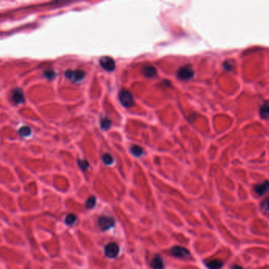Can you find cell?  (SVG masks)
<instances>
[{
    "instance_id": "20",
    "label": "cell",
    "mask_w": 269,
    "mask_h": 269,
    "mask_svg": "<svg viewBox=\"0 0 269 269\" xmlns=\"http://www.w3.org/2000/svg\"><path fill=\"white\" fill-rule=\"evenodd\" d=\"M77 163H78L81 169L83 170V171H85V170H87L89 168V163L87 161L85 160V159H79L77 161Z\"/></svg>"
},
{
    "instance_id": "4",
    "label": "cell",
    "mask_w": 269,
    "mask_h": 269,
    "mask_svg": "<svg viewBox=\"0 0 269 269\" xmlns=\"http://www.w3.org/2000/svg\"><path fill=\"white\" fill-rule=\"evenodd\" d=\"M177 76L181 80H189L194 76V71L189 66H182L177 72Z\"/></svg>"
},
{
    "instance_id": "9",
    "label": "cell",
    "mask_w": 269,
    "mask_h": 269,
    "mask_svg": "<svg viewBox=\"0 0 269 269\" xmlns=\"http://www.w3.org/2000/svg\"><path fill=\"white\" fill-rule=\"evenodd\" d=\"M12 100L16 103H22L25 101V96L22 89H16L13 91Z\"/></svg>"
},
{
    "instance_id": "14",
    "label": "cell",
    "mask_w": 269,
    "mask_h": 269,
    "mask_svg": "<svg viewBox=\"0 0 269 269\" xmlns=\"http://www.w3.org/2000/svg\"><path fill=\"white\" fill-rule=\"evenodd\" d=\"M111 126V120L107 118H103L100 120V126L103 130H108Z\"/></svg>"
},
{
    "instance_id": "1",
    "label": "cell",
    "mask_w": 269,
    "mask_h": 269,
    "mask_svg": "<svg viewBox=\"0 0 269 269\" xmlns=\"http://www.w3.org/2000/svg\"><path fill=\"white\" fill-rule=\"evenodd\" d=\"M118 97H119L120 103H122V105L124 106L125 107L129 108V107H131L134 106V96H133V95L130 92L127 91V90H125V89L122 90L119 93Z\"/></svg>"
},
{
    "instance_id": "17",
    "label": "cell",
    "mask_w": 269,
    "mask_h": 269,
    "mask_svg": "<svg viewBox=\"0 0 269 269\" xmlns=\"http://www.w3.org/2000/svg\"><path fill=\"white\" fill-rule=\"evenodd\" d=\"M18 134L22 137H28L31 134V129L28 126H22L18 130Z\"/></svg>"
},
{
    "instance_id": "8",
    "label": "cell",
    "mask_w": 269,
    "mask_h": 269,
    "mask_svg": "<svg viewBox=\"0 0 269 269\" xmlns=\"http://www.w3.org/2000/svg\"><path fill=\"white\" fill-rule=\"evenodd\" d=\"M254 190L259 196H263L269 191V182L264 181L260 183L257 184L254 186Z\"/></svg>"
},
{
    "instance_id": "6",
    "label": "cell",
    "mask_w": 269,
    "mask_h": 269,
    "mask_svg": "<svg viewBox=\"0 0 269 269\" xmlns=\"http://www.w3.org/2000/svg\"><path fill=\"white\" fill-rule=\"evenodd\" d=\"M119 253V247L116 243L110 242L105 246L104 253L105 256L108 258H114L118 256Z\"/></svg>"
},
{
    "instance_id": "18",
    "label": "cell",
    "mask_w": 269,
    "mask_h": 269,
    "mask_svg": "<svg viewBox=\"0 0 269 269\" xmlns=\"http://www.w3.org/2000/svg\"><path fill=\"white\" fill-rule=\"evenodd\" d=\"M77 221V217L73 214H68L65 219V223L66 225H73Z\"/></svg>"
},
{
    "instance_id": "5",
    "label": "cell",
    "mask_w": 269,
    "mask_h": 269,
    "mask_svg": "<svg viewBox=\"0 0 269 269\" xmlns=\"http://www.w3.org/2000/svg\"><path fill=\"white\" fill-rule=\"evenodd\" d=\"M98 224L102 230H107L114 226V219L109 216H100L98 219Z\"/></svg>"
},
{
    "instance_id": "13",
    "label": "cell",
    "mask_w": 269,
    "mask_h": 269,
    "mask_svg": "<svg viewBox=\"0 0 269 269\" xmlns=\"http://www.w3.org/2000/svg\"><path fill=\"white\" fill-rule=\"evenodd\" d=\"M260 115L263 119L269 118V103H264L260 108Z\"/></svg>"
},
{
    "instance_id": "19",
    "label": "cell",
    "mask_w": 269,
    "mask_h": 269,
    "mask_svg": "<svg viewBox=\"0 0 269 269\" xmlns=\"http://www.w3.org/2000/svg\"><path fill=\"white\" fill-rule=\"evenodd\" d=\"M103 162L106 164V165H111L114 162V159H113V157L111 156L109 153H105L103 154Z\"/></svg>"
},
{
    "instance_id": "22",
    "label": "cell",
    "mask_w": 269,
    "mask_h": 269,
    "mask_svg": "<svg viewBox=\"0 0 269 269\" xmlns=\"http://www.w3.org/2000/svg\"><path fill=\"white\" fill-rule=\"evenodd\" d=\"M261 206L263 207V209L269 212V198H267V200H265V201L261 204Z\"/></svg>"
},
{
    "instance_id": "16",
    "label": "cell",
    "mask_w": 269,
    "mask_h": 269,
    "mask_svg": "<svg viewBox=\"0 0 269 269\" xmlns=\"http://www.w3.org/2000/svg\"><path fill=\"white\" fill-rule=\"evenodd\" d=\"M96 197L91 196L90 197L88 198L87 201H86L85 207L87 208L88 209H93V207L95 206V205H96Z\"/></svg>"
},
{
    "instance_id": "21",
    "label": "cell",
    "mask_w": 269,
    "mask_h": 269,
    "mask_svg": "<svg viewBox=\"0 0 269 269\" xmlns=\"http://www.w3.org/2000/svg\"><path fill=\"white\" fill-rule=\"evenodd\" d=\"M43 74H44V77H46L48 79H52L55 77V76H56V73H55V72L53 71V70H46V71L43 73Z\"/></svg>"
},
{
    "instance_id": "10",
    "label": "cell",
    "mask_w": 269,
    "mask_h": 269,
    "mask_svg": "<svg viewBox=\"0 0 269 269\" xmlns=\"http://www.w3.org/2000/svg\"><path fill=\"white\" fill-rule=\"evenodd\" d=\"M205 265L209 269H220L223 265V262L220 260L214 259V260H205Z\"/></svg>"
},
{
    "instance_id": "11",
    "label": "cell",
    "mask_w": 269,
    "mask_h": 269,
    "mask_svg": "<svg viewBox=\"0 0 269 269\" xmlns=\"http://www.w3.org/2000/svg\"><path fill=\"white\" fill-rule=\"evenodd\" d=\"M151 266L152 269H164V263L163 259L156 255L151 261Z\"/></svg>"
},
{
    "instance_id": "7",
    "label": "cell",
    "mask_w": 269,
    "mask_h": 269,
    "mask_svg": "<svg viewBox=\"0 0 269 269\" xmlns=\"http://www.w3.org/2000/svg\"><path fill=\"white\" fill-rule=\"evenodd\" d=\"M100 64L104 70L107 71H113L115 69V62L111 57L103 56L100 59Z\"/></svg>"
},
{
    "instance_id": "2",
    "label": "cell",
    "mask_w": 269,
    "mask_h": 269,
    "mask_svg": "<svg viewBox=\"0 0 269 269\" xmlns=\"http://www.w3.org/2000/svg\"><path fill=\"white\" fill-rule=\"evenodd\" d=\"M171 254L178 259H189L191 254L189 250L182 246H175L171 250Z\"/></svg>"
},
{
    "instance_id": "12",
    "label": "cell",
    "mask_w": 269,
    "mask_h": 269,
    "mask_svg": "<svg viewBox=\"0 0 269 269\" xmlns=\"http://www.w3.org/2000/svg\"><path fill=\"white\" fill-rule=\"evenodd\" d=\"M157 71L155 68L151 66H146L143 67L142 73L144 77H152L156 74Z\"/></svg>"
},
{
    "instance_id": "15",
    "label": "cell",
    "mask_w": 269,
    "mask_h": 269,
    "mask_svg": "<svg viewBox=\"0 0 269 269\" xmlns=\"http://www.w3.org/2000/svg\"><path fill=\"white\" fill-rule=\"evenodd\" d=\"M130 151L135 156H141L143 154V149L141 147L138 146V145H134L130 148Z\"/></svg>"
},
{
    "instance_id": "3",
    "label": "cell",
    "mask_w": 269,
    "mask_h": 269,
    "mask_svg": "<svg viewBox=\"0 0 269 269\" xmlns=\"http://www.w3.org/2000/svg\"><path fill=\"white\" fill-rule=\"evenodd\" d=\"M66 77H67L69 80H70L73 82H78L84 79L85 77V72L82 70H68L65 73Z\"/></svg>"
},
{
    "instance_id": "23",
    "label": "cell",
    "mask_w": 269,
    "mask_h": 269,
    "mask_svg": "<svg viewBox=\"0 0 269 269\" xmlns=\"http://www.w3.org/2000/svg\"><path fill=\"white\" fill-rule=\"evenodd\" d=\"M230 269H243V267L239 265H237V264H234V265H232L230 267Z\"/></svg>"
}]
</instances>
